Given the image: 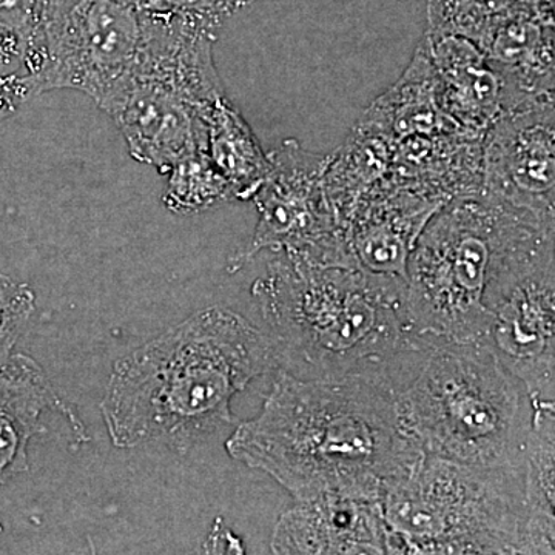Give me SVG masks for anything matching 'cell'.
Wrapping results in <instances>:
<instances>
[{
    "instance_id": "obj_9",
    "label": "cell",
    "mask_w": 555,
    "mask_h": 555,
    "mask_svg": "<svg viewBox=\"0 0 555 555\" xmlns=\"http://www.w3.org/2000/svg\"><path fill=\"white\" fill-rule=\"evenodd\" d=\"M150 20L137 0H46L33 76L38 96L76 90L100 104L137 60Z\"/></svg>"
},
{
    "instance_id": "obj_2",
    "label": "cell",
    "mask_w": 555,
    "mask_h": 555,
    "mask_svg": "<svg viewBox=\"0 0 555 555\" xmlns=\"http://www.w3.org/2000/svg\"><path fill=\"white\" fill-rule=\"evenodd\" d=\"M273 254L251 295L280 371L301 379L364 382L398 396L436 347L416 332L406 280Z\"/></svg>"
},
{
    "instance_id": "obj_12",
    "label": "cell",
    "mask_w": 555,
    "mask_h": 555,
    "mask_svg": "<svg viewBox=\"0 0 555 555\" xmlns=\"http://www.w3.org/2000/svg\"><path fill=\"white\" fill-rule=\"evenodd\" d=\"M273 554H387L382 500L323 495L299 500L278 518Z\"/></svg>"
},
{
    "instance_id": "obj_19",
    "label": "cell",
    "mask_w": 555,
    "mask_h": 555,
    "mask_svg": "<svg viewBox=\"0 0 555 555\" xmlns=\"http://www.w3.org/2000/svg\"><path fill=\"white\" fill-rule=\"evenodd\" d=\"M555 406L532 409L525 451L526 554H554Z\"/></svg>"
},
{
    "instance_id": "obj_27",
    "label": "cell",
    "mask_w": 555,
    "mask_h": 555,
    "mask_svg": "<svg viewBox=\"0 0 555 555\" xmlns=\"http://www.w3.org/2000/svg\"><path fill=\"white\" fill-rule=\"evenodd\" d=\"M254 2V0H244V7L248 5V3Z\"/></svg>"
},
{
    "instance_id": "obj_3",
    "label": "cell",
    "mask_w": 555,
    "mask_h": 555,
    "mask_svg": "<svg viewBox=\"0 0 555 555\" xmlns=\"http://www.w3.org/2000/svg\"><path fill=\"white\" fill-rule=\"evenodd\" d=\"M280 371L268 332L208 308L116 361L101 411L113 447L164 444L185 452L232 425V400Z\"/></svg>"
},
{
    "instance_id": "obj_23",
    "label": "cell",
    "mask_w": 555,
    "mask_h": 555,
    "mask_svg": "<svg viewBox=\"0 0 555 555\" xmlns=\"http://www.w3.org/2000/svg\"><path fill=\"white\" fill-rule=\"evenodd\" d=\"M35 312L36 297L31 287L0 275V363L13 353Z\"/></svg>"
},
{
    "instance_id": "obj_21",
    "label": "cell",
    "mask_w": 555,
    "mask_h": 555,
    "mask_svg": "<svg viewBox=\"0 0 555 555\" xmlns=\"http://www.w3.org/2000/svg\"><path fill=\"white\" fill-rule=\"evenodd\" d=\"M163 196L167 210L178 215H193L235 201L229 182L215 169L206 149L198 150L178 163L167 173Z\"/></svg>"
},
{
    "instance_id": "obj_15",
    "label": "cell",
    "mask_w": 555,
    "mask_h": 555,
    "mask_svg": "<svg viewBox=\"0 0 555 555\" xmlns=\"http://www.w3.org/2000/svg\"><path fill=\"white\" fill-rule=\"evenodd\" d=\"M422 43L436 73L441 108L462 129L485 134L507 109L499 73L465 38L425 33Z\"/></svg>"
},
{
    "instance_id": "obj_1",
    "label": "cell",
    "mask_w": 555,
    "mask_h": 555,
    "mask_svg": "<svg viewBox=\"0 0 555 555\" xmlns=\"http://www.w3.org/2000/svg\"><path fill=\"white\" fill-rule=\"evenodd\" d=\"M236 462L262 470L299 500H382L425 456L397 396L364 382L301 379L278 371L264 406L225 443Z\"/></svg>"
},
{
    "instance_id": "obj_13",
    "label": "cell",
    "mask_w": 555,
    "mask_h": 555,
    "mask_svg": "<svg viewBox=\"0 0 555 555\" xmlns=\"http://www.w3.org/2000/svg\"><path fill=\"white\" fill-rule=\"evenodd\" d=\"M444 203L400 182L387 181L353 208L346 235L361 269L406 280L416 240Z\"/></svg>"
},
{
    "instance_id": "obj_16",
    "label": "cell",
    "mask_w": 555,
    "mask_h": 555,
    "mask_svg": "<svg viewBox=\"0 0 555 555\" xmlns=\"http://www.w3.org/2000/svg\"><path fill=\"white\" fill-rule=\"evenodd\" d=\"M47 412H57L86 429L78 412L57 396L40 364L24 353H11L0 363V488L27 473L28 447L33 438L47 433L42 423Z\"/></svg>"
},
{
    "instance_id": "obj_4",
    "label": "cell",
    "mask_w": 555,
    "mask_h": 555,
    "mask_svg": "<svg viewBox=\"0 0 555 555\" xmlns=\"http://www.w3.org/2000/svg\"><path fill=\"white\" fill-rule=\"evenodd\" d=\"M397 406L426 455L480 467L524 463L531 400L480 343L434 347Z\"/></svg>"
},
{
    "instance_id": "obj_7",
    "label": "cell",
    "mask_w": 555,
    "mask_h": 555,
    "mask_svg": "<svg viewBox=\"0 0 555 555\" xmlns=\"http://www.w3.org/2000/svg\"><path fill=\"white\" fill-rule=\"evenodd\" d=\"M528 221L540 222L481 192L449 201L430 218L406 273L409 312L422 337L437 346L481 343L496 259Z\"/></svg>"
},
{
    "instance_id": "obj_14",
    "label": "cell",
    "mask_w": 555,
    "mask_h": 555,
    "mask_svg": "<svg viewBox=\"0 0 555 555\" xmlns=\"http://www.w3.org/2000/svg\"><path fill=\"white\" fill-rule=\"evenodd\" d=\"M554 3H528L503 21L480 47L505 86L507 109L553 100Z\"/></svg>"
},
{
    "instance_id": "obj_24",
    "label": "cell",
    "mask_w": 555,
    "mask_h": 555,
    "mask_svg": "<svg viewBox=\"0 0 555 555\" xmlns=\"http://www.w3.org/2000/svg\"><path fill=\"white\" fill-rule=\"evenodd\" d=\"M137 3L149 13L198 22L217 31L244 7V0H137Z\"/></svg>"
},
{
    "instance_id": "obj_6",
    "label": "cell",
    "mask_w": 555,
    "mask_h": 555,
    "mask_svg": "<svg viewBox=\"0 0 555 555\" xmlns=\"http://www.w3.org/2000/svg\"><path fill=\"white\" fill-rule=\"evenodd\" d=\"M387 554H526L525 460L480 467L425 455L382 496Z\"/></svg>"
},
{
    "instance_id": "obj_20",
    "label": "cell",
    "mask_w": 555,
    "mask_h": 555,
    "mask_svg": "<svg viewBox=\"0 0 555 555\" xmlns=\"http://www.w3.org/2000/svg\"><path fill=\"white\" fill-rule=\"evenodd\" d=\"M532 0H429L426 9L429 35L465 38L478 49L511 14Z\"/></svg>"
},
{
    "instance_id": "obj_5",
    "label": "cell",
    "mask_w": 555,
    "mask_h": 555,
    "mask_svg": "<svg viewBox=\"0 0 555 555\" xmlns=\"http://www.w3.org/2000/svg\"><path fill=\"white\" fill-rule=\"evenodd\" d=\"M218 31L178 16L152 13L137 60L102 98L131 158L167 175L206 149V118L224 96L214 61Z\"/></svg>"
},
{
    "instance_id": "obj_25",
    "label": "cell",
    "mask_w": 555,
    "mask_h": 555,
    "mask_svg": "<svg viewBox=\"0 0 555 555\" xmlns=\"http://www.w3.org/2000/svg\"><path fill=\"white\" fill-rule=\"evenodd\" d=\"M38 96L31 79L25 75L2 76L0 78V120L10 118L24 102Z\"/></svg>"
},
{
    "instance_id": "obj_10",
    "label": "cell",
    "mask_w": 555,
    "mask_h": 555,
    "mask_svg": "<svg viewBox=\"0 0 555 555\" xmlns=\"http://www.w3.org/2000/svg\"><path fill=\"white\" fill-rule=\"evenodd\" d=\"M268 156V177L254 196L257 229L248 246L230 259V270L243 268L262 250L287 251L313 264L356 266L324 185L331 155L286 139Z\"/></svg>"
},
{
    "instance_id": "obj_11",
    "label": "cell",
    "mask_w": 555,
    "mask_h": 555,
    "mask_svg": "<svg viewBox=\"0 0 555 555\" xmlns=\"http://www.w3.org/2000/svg\"><path fill=\"white\" fill-rule=\"evenodd\" d=\"M553 100L518 105L485 131L481 193L555 228Z\"/></svg>"
},
{
    "instance_id": "obj_26",
    "label": "cell",
    "mask_w": 555,
    "mask_h": 555,
    "mask_svg": "<svg viewBox=\"0 0 555 555\" xmlns=\"http://www.w3.org/2000/svg\"><path fill=\"white\" fill-rule=\"evenodd\" d=\"M532 2L554 3L555 0H532Z\"/></svg>"
},
{
    "instance_id": "obj_8",
    "label": "cell",
    "mask_w": 555,
    "mask_h": 555,
    "mask_svg": "<svg viewBox=\"0 0 555 555\" xmlns=\"http://www.w3.org/2000/svg\"><path fill=\"white\" fill-rule=\"evenodd\" d=\"M483 345L525 386L532 409L555 406V229L526 222L503 248Z\"/></svg>"
},
{
    "instance_id": "obj_17",
    "label": "cell",
    "mask_w": 555,
    "mask_h": 555,
    "mask_svg": "<svg viewBox=\"0 0 555 555\" xmlns=\"http://www.w3.org/2000/svg\"><path fill=\"white\" fill-rule=\"evenodd\" d=\"M392 139L363 113L324 173L327 198L345 230L360 199L392 179Z\"/></svg>"
},
{
    "instance_id": "obj_18",
    "label": "cell",
    "mask_w": 555,
    "mask_h": 555,
    "mask_svg": "<svg viewBox=\"0 0 555 555\" xmlns=\"http://www.w3.org/2000/svg\"><path fill=\"white\" fill-rule=\"evenodd\" d=\"M206 152L215 169L232 188L235 201H251L269 173V156L228 94L206 118Z\"/></svg>"
},
{
    "instance_id": "obj_22",
    "label": "cell",
    "mask_w": 555,
    "mask_h": 555,
    "mask_svg": "<svg viewBox=\"0 0 555 555\" xmlns=\"http://www.w3.org/2000/svg\"><path fill=\"white\" fill-rule=\"evenodd\" d=\"M43 7L46 0H0V35L20 40L31 80L38 69Z\"/></svg>"
}]
</instances>
